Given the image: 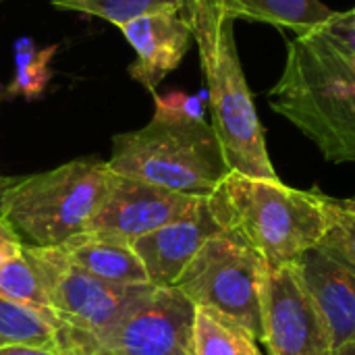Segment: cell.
<instances>
[{
	"instance_id": "7",
	"label": "cell",
	"mask_w": 355,
	"mask_h": 355,
	"mask_svg": "<svg viewBox=\"0 0 355 355\" xmlns=\"http://www.w3.org/2000/svg\"><path fill=\"white\" fill-rule=\"evenodd\" d=\"M266 270V262L252 245L235 233L220 231L200 248L173 287L196 308L235 322L262 343V283Z\"/></svg>"
},
{
	"instance_id": "24",
	"label": "cell",
	"mask_w": 355,
	"mask_h": 355,
	"mask_svg": "<svg viewBox=\"0 0 355 355\" xmlns=\"http://www.w3.org/2000/svg\"><path fill=\"white\" fill-rule=\"evenodd\" d=\"M0 355H60L56 347H33V345H0Z\"/></svg>"
},
{
	"instance_id": "4",
	"label": "cell",
	"mask_w": 355,
	"mask_h": 355,
	"mask_svg": "<svg viewBox=\"0 0 355 355\" xmlns=\"http://www.w3.org/2000/svg\"><path fill=\"white\" fill-rule=\"evenodd\" d=\"M106 162L114 175L198 198H208L231 173L206 119L160 114L137 131L114 135Z\"/></svg>"
},
{
	"instance_id": "6",
	"label": "cell",
	"mask_w": 355,
	"mask_h": 355,
	"mask_svg": "<svg viewBox=\"0 0 355 355\" xmlns=\"http://www.w3.org/2000/svg\"><path fill=\"white\" fill-rule=\"evenodd\" d=\"M112 177L108 162L79 158L17 179L2 198V218L19 237L29 239V245H62L87 231L110 189Z\"/></svg>"
},
{
	"instance_id": "27",
	"label": "cell",
	"mask_w": 355,
	"mask_h": 355,
	"mask_svg": "<svg viewBox=\"0 0 355 355\" xmlns=\"http://www.w3.org/2000/svg\"><path fill=\"white\" fill-rule=\"evenodd\" d=\"M333 355H355V343H347V345L339 347Z\"/></svg>"
},
{
	"instance_id": "23",
	"label": "cell",
	"mask_w": 355,
	"mask_h": 355,
	"mask_svg": "<svg viewBox=\"0 0 355 355\" xmlns=\"http://www.w3.org/2000/svg\"><path fill=\"white\" fill-rule=\"evenodd\" d=\"M23 241L19 233L0 216V266L8 260H15L23 254Z\"/></svg>"
},
{
	"instance_id": "18",
	"label": "cell",
	"mask_w": 355,
	"mask_h": 355,
	"mask_svg": "<svg viewBox=\"0 0 355 355\" xmlns=\"http://www.w3.org/2000/svg\"><path fill=\"white\" fill-rule=\"evenodd\" d=\"M0 297L29 308L40 314L50 327L54 324V314L48 295L23 254L0 266Z\"/></svg>"
},
{
	"instance_id": "25",
	"label": "cell",
	"mask_w": 355,
	"mask_h": 355,
	"mask_svg": "<svg viewBox=\"0 0 355 355\" xmlns=\"http://www.w3.org/2000/svg\"><path fill=\"white\" fill-rule=\"evenodd\" d=\"M337 15H339V21H341L343 25H347L349 29H354L355 31V6L354 8H349V10L337 12Z\"/></svg>"
},
{
	"instance_id": "9",
	"label": "cell",
	"mask_w": 355,
	"mask_h": 355,
	"mask_svg": "<svg viewBox=\"0 0 355 355\" xmlns=\"http://www.w3.org/2000/svg\"><path fill=\"white\" fill-rule=\"evenodd\" d=\"M196 306L177 287H152L119 322L100 355H196Z\"/></svg>"
},
{
	"instance_id": "5",
	"label": "cell",
	"mask_w": 355,
	"mask_h": 355,
	"mask_svg": "<svg viewBox=\"0 0 355 355\" xmlns=\"http://www.w3.org/2000/svg\"><path fill=\"white\" fill-rule=\"evenodd\" d=\"M23 258L48 295L60 355H100L110 333L154 287L100 281L73 266L58 245H23Z\"/></svg>"
},
{
	"instance_id": "2",
	"label": "cell",
	"mask_w": 355,
	"mask_h": 355,
	"mask_svg": "<svg viewBox=\"0 0 355 355\" xmlns=\"http://www.w3.org/2000/svg\"><path fill=\"white\" fill-rule=\"evenodd\" d=\"M181 15L191 27L208 87L210 125L231 173L281 181L268 156L264 127L254 106L235 44V19L218 0H183Z\"/></svg>"
},
{
	"instance_id": "21",
	"label": "cell",
	"mask_w": 355,
	"mask_h": 355,
	"mask_svg": "<svg viewBox=\"0 0 355 355\" xmlns=\"http://www.w3.org/2000/svg\"><path fill=\"white\" fill-rule=\"evenodd\" d=\"M355 268V212L331 198V227L320 243Z\"/></svg>"
},
{
	"instance_id": "17",
	"label": "cell",
	"mask_w": 355,
	"mask_h": 355,
	"mask_svg": "<svg viewBox=\"0 0 355 355\" xmlns=\"http://www.w3.org/2000/svg\"><path fill=\"white\" fill-rule=\"evenodd\" d=\"M58 46L37 48L31 37H19L12 44L15 77L8 85V96H23L25 100H35L46 89L52 71L50 60Z\"/></svg>"
},
{
	"instance_id": "14",
	"label": "cell",
	"mask_w": 355,
	"mask_h": 355,
	"mask_svg": "<svg viewBox=\"0 0 355 355\" xmlns=\"http://www.w3.org/2000/svg\"><path fill=\"white\" fill-rule=\"evenodd\" d=\"M64 258L83 272L116 285H146L148 275L131 245L81 233L58 245Z\"/></svg>"
},
{
	"instance_id": "12",
	"label": "cell",
	"mask_w": 355,
	"mask_h": 355,
	"mask_svg": "<svg viewBox=\"0 0 355 355\" xmlns=\"http://www.w3.org/2000/svg\"><path fill=\"white\" fill-rule=\"evenodd\" d=\"M216 233H220V227L204 200L196 212L135 239L131 250L154 287H173L200 248Z\"/></svg>"
},
{
	"instance_id": "19",
	"label": "cell",
	"mask_w": 355,
	"mask_h": 355,
	"mask_svg": "<svg viewBox=\"0 0 355 355\" xmlns=\"http://www.w3.org/2000/svg\"><path fill=\"white\" fill-rule=\"evenodd\" d=\"M60 10H75L104 19L116 27L152 12L181 10L183 0H50Z\"/></svg>"
},
{
	"instance_id": "26",
	"label": "cell",
	"mask_w": 355,
	"mask_h": 355,
	"mask_svg": "<svg viewBox=\"0 0 355 355\" xmlns=\"http://www.w3.org/2000/svg\"><path fill=\"white\" fill-rule=\"evenodd\" d=\"M15 181H17V177H0V216H2V198Z\"/></svg>"
},
{
	"instance_id": "20",
	"label": "cell",
	"mask_w": 355,
	"mask_h": 355,
	"mask_svg": "<svg viewBox=\"0 0 355 355\" xmlns=\"http://www.w3.org/2000/svg\"><path fill=\"white\" fill-rule=\"evenodd\" d=\"M0 345L54 347V329L33 310L0 297Z\"/></svg>"
},
{
	"instance_id": "15",
	"label": "cell",
	"mask_w": 355,
	"mask_h": 355,
	"mask_svg": "<svg viewBox=\"0 0 355 355\" xmlns=\"http://www.w3.org/2000/svg\"><path fill=\"white\" fill-rule=\"evenodd\" d=\"M231 19L268 23L302 35L329 23L337 10L322 0H218Z\"/></svg>"
},
{
	"instance_id": "22",
	"label": "cell",
	"mask_w": 355,
	"mask_h": 355,
	"mask_svg": "<svg viewBox=\"0 0 355 355\" xmlns=\"http://www.w3.org/2000/svg\"><path fill=\"white\" fill-rule=\"evenodd\" d=\"M154 114L173 119H204V100L202 96H191L183 92H154Z\"/></svg>"
},
{
	"instance_id": "10",
	"label": "cell",
	"mask_w": 355,
	"mask_h": 355,
	"mask_svg": "<svg viewBox=\"0 0 355 355\" xmlns=\"http://www.w3.org/2000/svg\"><path fill=\"white\" fill-rule=\"evenodd\" d=\"M204 200L114 175L85 233L131 245L135 239L196 212Z\"/></svg>"
},
{
	"instance_id": "29",
	"label": "cell",
	"mask_w": 355,
	"mask_h": 355,
	"mask_svg": "<svg viewBox=\"0 0 355 355\" xmlns=\"http://www.w3.org/2000/svg\"><path fill=\"white\" fill-rule=\"evenodd\" d=\"M0 2H4V0H0Z\"/></svg>"
},
{
	"instance_id": "1",
	"label": "cell",
	"mask_w": 355,
	"mask_h": 355,
	"mask_svg": "<svg viewBox=\"0 0 355 355\" xmlns=\"http://www.w3.org/2000/svg\"><path fill=\"white\" fill-rule=\"evenodd\" d=\"M268 104L329 162L355 164V31L337 12L287 42L285 67Z\"/></svg>"
},
{
	"instance_id": "13",
	"label": "cell",
	"mask_w": 355,
	"mask_h": 355,
	"mask_svg": "<svg viewBox=\"0 0 355 355\" xmlns=\"http://www.w3.org/2000/svg\"><path fill=\"white\" fill-rule=\"evenodd\" d=\"M295 264L306 289L329 324L335 352L355 343L354 266L322 245L306 252Z\"/></svg>"
},
{
	"instance_id": "8",
	"label": "cell",
	"mask_w": 355,
	"mask_h": 355,
	"mask_svg": "<svg viewBox=\"0 0 355 355\" xmlns=\"http://www.w3.org/2000/svg\"><path fill=\"white\" fill-rule=\"evenodd\" d=\"M262 343L268 355H333L324 316L306 289L297 264L268 268L262 283Z\"/></svg>"
},
{
	"instance_id": "16",
	"label": "cell",
	"mask_w": 355,
	"mask_h": 355,
	"mask_svg": "<svg viewBox=\"0 0 355 355\" xmlns=\"http://www.w3.org/2000/svg\"><path fill=\"white\" fill-rule=\"evenodd\" d=\"M193 354L264 355L258 347V341L245 329L204 308H196Z\"/></svg>"
},
{
	"instance_id": "11",
	"label": "cell",
	"mask_w": 355,
	"mask_h": 355,
	"mask_svg": "<svg viewBox=\"0 0 355 355\" xmlns=\"http://www.w3.org/2000/svg\"><path fill=\"white\" fill-rule=\"evenodd\" d=\"M119 29L135 50L129 75L152 94L181 64L193 42L191 27L181 10L144 15Z\"/></svg>"
},
{
	"instance_id": "3",
	"label": "cell",
	"mask_w": 355,
	"mask_h": 355,
	"mask_svg": "<svg viewBox=\"0 0 355 355\" xmlns=\"http://www.w3.org/2000/svg\"><path fill=\"white\" fill-rule=\"evenodd\" d=\"M206 204L220 231L241 237L270 270L295 264L322 243L331 227V196L283 181L229 173Z\"/></svg>"
},
{
	"instance_id": "28",
	"label": "cell",
	"mask_w": 355,
	"mask_h": 355,
	"mask_svg": "<svg viewBox=\"0 0 355 355\" xmlns=\"http://www.w3.org/2000/svg\"><path fill=\"white\" fill-rule=\"evenodd\" d=\"M347 210H352V212H355V196L354 198H345V200H339Z\"/></svg>"
}]
</instances>
